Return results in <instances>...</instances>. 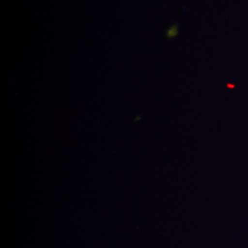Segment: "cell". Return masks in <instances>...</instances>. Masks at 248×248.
I'll use <instances>...</instances> for the list:
<instances>
[{
	"label": "cell",
	"instance_id": "obj_1",
	"mask_svg": "<svg viewBox=\"0 0 248 248\" xmlns=\"http://www.w3.org/2000/svg\"><path fill=\"white\" fill-rule=\"evenodd\" d=\"M177 34H178V27H177V25H173V26L170 27V29H169V31L167 32V35L169 38H175Z\"/></svg>",
	"mask_w": 248,
	"mask_h": 248
}]
</instances>
